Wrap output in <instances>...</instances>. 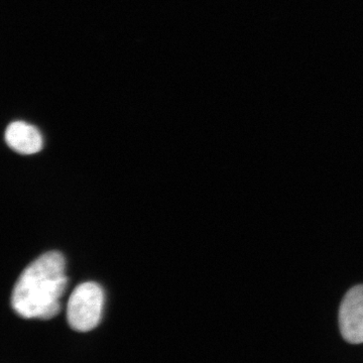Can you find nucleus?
Segmentation results:
<instances>
[{
    "label": "nucleus",
    "instance_id": "f257e3e1",
    "mask_svg": "<svg viewBox=\"0 0 363 363\" xmlns=\"http://www.w3.org/2000/svg\"><path fill=\"white\" fill-rule=\"evenodd\" d=\"M59 252H45L21 272L11 295L14 311L26 319L49 320L61 311L68 279Z\"/></svg>",
    "mask_w": 363,
    "mask_h": 363
},
{
    "label": "nucleus",
    "instance_id": "f03ea898",
    "mask_svg": "<svg viewBox=\"0 0 363 363\" xmlns=\"http://www.w3.org/2000/svg\"><path fill=\"white\" fill-rule=\"evenodd\" d=\"M104 293L94 281L79 285L69 298L67 319L74 330L88 332L101 321L104 312Z\"/></svg>",
    "mask_w": 363,
    "mask_h": 363
},
{
    "label": "nucleus",
    "instance_id": "7ed1b4c3",
    "mask_svg": "<svg viewBox=\"0 0 363 363\" xmlns=\"http://www.w3.org/2000/svg\"><path fill=\"white\" fill-rule=\"evenodd\" d=\"M339 328L346 342L363 343V285L353 286L339 308Z\"/></svg>",
    "mask_w": 363,
    "mask_h": 363
},
{
    "label": "nucleus",
    "instance_id": "20e7f679",
    "mask_svg": "<svg viewBox=\"0 0 363 363\" xmlns=\"http://www.w3.org/2000/svg\"><path fill=\"white\" fill-rule=\"evenodd\" d=\"M9 147L21 155L37 154L43 149L42 135L37 128L23 121L9 124L6 131Z\"/></svg>",
    "mask_w": 363,
    "mask_h": 363
}]
</instances>
